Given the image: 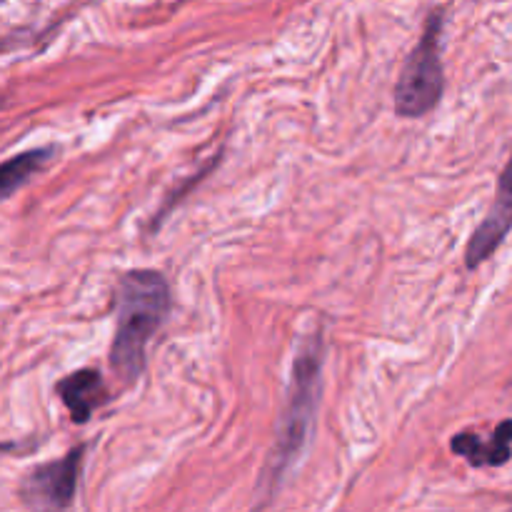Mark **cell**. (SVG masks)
Instances as JSON below:
<instances>
[{
	"mask_svg": "<svg viewBox=\"0 0 512 512\" xmlns=\"http://www.w3.org/2000/svg\"><path fill=\"white\" fill-rule=\"evenodd\" d=\"M83 453L85 448L80 445V448L70 450L63 460H53V463L35 468L23 485L25 503L40 510L68 508L78 490Z\"/></svg>",
	"mask_w": 512,
	"mask_h": 512,
	"instance_id": "cell-4",
	"label": "cell"
},
{
	"mask_svg": "<svg viewBox=\"0 0 512 512\" xmlns=\"http://www.w3.org/2000/svg\"><path fill=\"white\" fill-rule=\"evenodd\" d=\"M58 398L70 410L75 423H88L100 405L108 403L103 375L98 370H75L58 383Z\"/></svg>",
	"mask_w": 512,
	"mask_h": 512,
	"instance_id": "cell-7",
	"label": "cell"
},
{
	"mask_svg": "<svg viewBox=\"0 0 512 512\" xmlns=\"http://www.w3.org/2000/svg\"><path fill=\"white\" fill-rule=\"evenodd\" d=\"M512 230V155L500 173L498 193H495L493 205H490L488 215L483 223L475 228L473 238H470L468 250H465V265L468 270H475L483 265L485 260L493 258L495 250L505 243L508 233Z\"/></svg>",
	"mask_w": 512,
	"mask_h": 512,
	"instance_id": "cell-5",
	"label": "cell"
},
{
	"mask_svg": "<svg viewBox=\"0 0 512 512\" xmlns=\"http://www.w3.org/2000/svg\"><path fill=\"white\" fill-rule=\"evenodd\" d=\"M115 335L110 368L123 383H135L145 370V350L170 313V285L160 270H128L115 295Z\"/></svg>",
	"mask_w": 512,
	"mask_h": 512,
	"instance_id": "cell-1",
	"label": "cell"
},
{
	"mask_svg": "<svg viewBox=\"0 0 512 512\" xmlns=\"http://www.w3.org/2000/svg\"><path fill=\"white\" fill-rule=\"evenodd\" d=\"M320 380H323V335L310 333L308 338H303L295 355L288 405L280 420L278 443L270 455L268 478L273 483H280V478L288 473V468L298 460L308 443L315 408H318Z\"/></svg>",
	"mask_w": 512,
	"mask_h": 512,
	"instance_id": "cell-2",
	"label": "cell"
},
{
	"mask_svg": "<svg viewBox=\"0 0 512 512\" xmlns=\"http://www.w3.org/2000/svg\"><path fill=\"white\" fill-rule=\"evenodd\" d=\"M455 455L468 460L473 468H500L512 455V420H503L490 438L475 433H460L450 440Z\"/></svg>",
	"mask_w": 512,
	"mask_h": 512,
	"instance_id": "cell-6",
	"label": "cell"
},
{
	"mask_svg": "<svg viewBox=\"0 0 512 512\" xmlns=\"http://www.w3.org/2000/svg\"><path fill=\"white\" fill-rule=\"evenodd\" d=\"M443 90V10H433L425 20L418 45L400 70L395 85V113L403 118L428 115L440 103Z\"/></svg>",
	"mask_w": 512,
	"mask_h": 512,
	"instance_id": "cell-3",
	"label": "cell"
},
{
	"mask_svg": "<svg viewBox=\"0 0 512 512\" xmlns=\"http://www.w3.org/2000/svg\"><path fill=\"white\" fill-rule=\"evenodd\" d=\"M50 158H53V148H35L5 160V165L0 168V193H3V198H10L20 185L28 183Z\"/></svg>",
	"mask_w": 512,
	"mask_h": 512,
	"instance_id": "cell-8",
	"label": "cell"
}]
</instances>
